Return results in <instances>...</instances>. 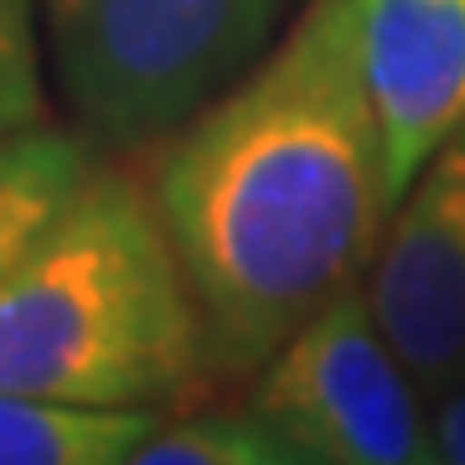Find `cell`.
Returning a JSON list of instances; mask_svg holds the SVG:
<instances>
[{
    "instance_id": "cell-8",
    "label": "cell",
    "mask_w": 465,
    "mask_h": 465,
    "mask_svg": "<svg viewBox=\"0 0 465 465\" xmlns=\"http://www.w3.org/2000/svg\"><path fill=\"white\" fill-rule=\"evenodd\" d=\"M88 145L63 130H16L0 134V284L26 259L67 197L88 182Z\"/></svg>"
},
{
    "instance_id": "cell-3",
    "label": "cell",
    "mask_w": 465,
    "mask_h": 465,
    "mask_svg": "<svg viewBox=\"0 0 465 465\" xmlns=\"http://www.w3.org/2000/svg\"><path fill=\"white\" fill-rule=\"evenodd\" d=\"M73 114L109 145H145L259 63L284 0H36Z\"/></svg>"
},
{
    "instance_id": "cell-7",
    "label": "cell",
    "mask_w": 465,
    "mask_h": 465,
    "mask_svg": "<svg viewBox=\"0 0 465 465\" xmlns=\"http://www.w3.org/2000/svg\"><path fill=\"white\" fill-rule=\"evenodd\" d=\"M155 424V409L0 393V465H130Z\"/></svg>"
},
{
    "instance_id": "cell-1",
    "label": "cell",
    "mask_w": 465,
    "mask_h": 465,
    "mask_svg": "<svg viewBox=\"0 0 465 465\" xmlns=\"http://www.w3.org/2000/svg\"><path fill=\"white\" fill-rule=\"evenodd\" d=\"M213 367L259 372L362 284L393 213L351 0H311L284 42L186 119L155 171Z\"/></svg>"
},
{
    "instance_id": "cell-10",
    "label": "cell",
    "mask_w": 465,
    "mask_h": 465,
    "mask_svg": "<svg viewBox=\"0 0 465 465\" xmlns=\"http://www.w3.org/2000/svg\"><path fill=\"white\" fill-rule=\"evenodd\" d=\"M47 124L36 0H0V134Z\"/></svg>"
},
{
    "instance_id": "cell-6",
    "label": "cell",
    "mask_w": 465,
    "mask_h": 465,
    "mask_svg": "<svg viewBox=\"0 0 465 465\" xmlns=\"http://www.w3.org/2000/svg\"><path fill=\"white\" fill-rule=\"evenodd\" d=\"M351 26L399 207L424 161L465 124V0H351Z\"/></svg>"
},
{
    "instance_id": "cell-2",
    "label": "cell",
    "mask_w": 465,
    "mask_h": 465,
    "mask_svg": "<svg viewBox=\"0 0 465 465\" xmlns=\"http://www.w3.org/2000/svg\"><path fill=\"white\" fill-rule=\"evenodd\" d=\"M207 367V321L155 197L88 171L0 284V393L161 409Z\"/></svg>"
},
{
    "instance_id": "cell-11",
    "label": "cell",
    "mask_w": 465,
    "mask_h": 465,
    "mask_svg": "<svg viewBox=\"0 0 465 465\" xmlns=\"http://www.w3.org/2000/svg\"><path fill=\"white\" fill-rule=\"evenodd\" d=\"M434 434H440V455H445V465H465V382H455L450 393H440Z\"/></svg>"
},
{
    "instance_id": "cell-4",
    "label": "cell",
    "mask_w": 465,
    "mask_h": 465,
    "mask_svg": "<svg viewBox=\"0 0 465 465\" xmlns=\"http://www.w3.org/2000/svg\"><path fill=\"white\" fill-rule=\"evenodd\" d=\"M259 414L311 465H445L362 284L326 300L259 367Z\"/></svg>"
},
{
    "instance_id": "cell-5",
    "label": "cell",
    "mask_w": 465,
    "mask_h": 465,
    "mask_svg": "<svg viewBox=\"0 0 465 465\" xmlns=\"http://www.w3.org/2000/svg\"><path fill=\"white\" fill-rule=\"evenodd\" d=\"M362 290L424 393L465 382V124L399 197Z\"/></svg>"
},
{
    "instance_id": "cell-9",
    "label": "cell",
    "mask_w": 465,
    "mask_h": 465,
    "mask_svg": "<svg viewBox=\"0 0 465 465\" xmlns=\"http://www.w3.org/2000/svg\"><path fill=\"white\" fill-rule=\"evenodd\" d=\"M130 465H311L259 409L155 424Z\"/></svg>"
}]
</instances>
